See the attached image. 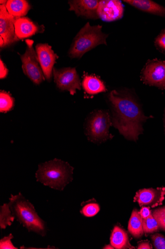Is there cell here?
<instances>
[{"label":"cell","instance_id":"cell-1","mask_svg":"<svg viewBox=\"0 0 165 249\" xmlns=\"http://www.w3.org/2000/svg\"><path fill=\"white\" fill-rule=\"evenodd\" d=\"M108 98L112 107L113 125L126 139L136 142L143 132V123L149 118L144 115L137 102L129 94L113 90Z\"/></svg>","mask_w":165,"mask_h":249},{"label":"cell","instance_id":"cell-2","mask_svg":"<svg viewBox=\"0 0 165 249\" xmlns=\"http://www.w3.org/2000/svg\"><path fill=\"white\" fill-rule=\"evenodd\" d=\"M38 167L36 173L38 182L53 189L63 191L73 179L74 168L62 160L55 159Z\"/></svg>","mask_w":165,"mask_h":249},{"label":"cell","instance_id":"cell-3","mask_svg":"<svg viewBox=\"0 0 165 249\" xmlns=\"http://www.w3.org/2000/svg\"><path fill=\"white\" fill-rule=\"evenodd\" d=\"M9 205L15 218L30 232L45 236L46 234L45 222L38 215L33 205L21 193L9 199Z\"/></svg>","mask_w":165,"mask_h":249},{"label":"cell","instance_id":"cell-4","mask_svg":"<svg viewBox=\"0 0 165 249\" xmlns=\"http://www.w3.org/2000/svg\"><path fill=\"white\" fill-rule=\"evenodd\" d=\"M100 25L91 26L89 22L81 29L74 40L68 54L72 58H80L86 53L100 44L107 45L108 35L102 32Z\"/></svg>","mask_w":165,"mask_h":249},{"label":"cell","instance_id":"cell-5","mask_svg":"<svg viewBox=\"0 0 165 249\" xmlns=\"http://www.w3.org/2000/svg\"><path fill=\"white\" fill-rule=\"evenodd\" d=\"M111 124L108 112L99 110L89 119L87 127L89 140L93 142H102L112 138L109 129Z\"/></svg>","mask_w":165,"mask_h":249},{"label":"cell","instance_id":"cell-6","mask_svg":"<svg viewBox=\"0 0 165 249\" xmlns=\"http://www.w3.org/2000/svg\"><path fill=\"white\" fill-rule=\"evenodd\" d=\"M26 42V53L21 55L22 71L34 84L40 85L45 78L37 53L33 48L34 41L31 39H27Z\"/></svg>","mask_w":165,"mask_h":249},{"label":"cell","instance_id":"cell-7","mask_svg":"<svg viewBox=\"0 0 165 249\" xmlns=\"http://www.w3.org/2000/svg\"><path fill=\"white\" fill-rule=\"evenodd\" d=\"M53 72L55 82L59 89L68 90L72 95L76 93L77 89H81L80 79L75 68L54 69Z\"/></svg>","mask_w":165,"mask_h":249},{"label":"cell","instance_id":"cell-8","mask_svg":"<svg viewBox=\"0 0 165 249\" xmlns=\"http://www.w3.org/2000/svg\"><path fill=\"white\" fill-rule=\"evenodd\" d=\"M141 79L147 84L165 89V61L149 60L142 72Z\"/></svg>","mask_w":165,"mask_h":249},{"label":"cell","instance_id":"cell-9","mask_svg":"<svg viewBox=\"0 0 165 249\" xmlns=\"http://www.w3.org/2000/svg\"><path fill=\"white\" fill-rule=\"evenodd\" d=\"M36 51L45 77L50 81L52 77L54 65L58 56L48 43L37 44Z\"/></svg>","mask_w":165,"mask_h":249},{"label":"cell","instance_id":"cell-10","mask_svg":"<svg viewBox=\"0 0 165 249\" xmlns=\"http://www.w3.org/2000/svg\"><path fill=\"white\" fill-rule=\"evenodd\" d=\"M15 19L8 12L6 4L0 5V37L4 41V47L9 46L19 40L15 34Z\"/></svg>","mask_w":165,"mask_h":249},{"label":"cell","instance_id":"cell-11","mask_svg":"<svg viewBox=\"0 0 165 249\" xmlns=\"http://www.w3.org/2000/svg\"><path fill=\"white\" fill-rule=\"evenodd\" d=\"M165 197V188L145 189L138 191L134 201L140 207L155 208L162 204Z\"/></svg>","mask_w":165,"mask_h":249},{"label":"cell","instance_id":"cell-12","mask_svg":"<svg viewBox=\"0 0 165 249\" xmlns=\"http://www.w3.org/2000/svg\"><path fill=\"white\" fill-rule=\"evenodd\" d=\"M124 14L121 1L118 0L100 1L98 9L99 18L105 21H113L121 19Z\"/></svg>","mask_w":165,"mask_h":249},{"label":"cell","instance_id":"cell-13","mask_svg":"<svg viewBox=\"0 0 165 249\" xmlns=\"http://www.w3.org/2000/svg\"><path fill=\"white\" fill-rule=\"evenodd\" d=\"M100 1L98 0H74L69 1L70 11H75L78 16L87 18H99L98 9Z\"/></svg>","mask_w":165,"mask_h":249},{"label":"cell","instance_id":"cell-14","mask_svg":"<svg viewBox=\"0 0 165 249\" xmlns=\"http://www.w3.org/2000/svg\"><path fill=\"white\" fill-rule=\"evenodd\" d=\"M15 32L19 39L32 36L39 32L40 28L29 18H16L15 21Z\"/></svg>","mask_w":165,"mask_h":249},{"label":"cell","instance_id":"cell-15","mask_svg":"<svg viewBox=\"0 0 165 249\" xmlns=\"http://www.w3.org/2000/svg\"><path fill=\"white\" fill-rule=\"evenodd\" d=\"M124 2L141 11L165 16V8L150 0H126Z\"/></svg>","mask_w":165,"mask_h":249},{"label":"cell","instance_id":"cell-16","mask_svg":"<svg viewBox=\"0 0 165 249\" xmlns=\"http://www.w3.org/2000/svg\"><path fill=\"white\" fill-rule=\"evenodd\" d=\"M110 244L116 249H134L129 242L127 233L119 226H115L111 234Z\"/></svg>","mask_w":165,"mask_h":249},{"label":"cell","instance_id":"cell-17","mask_svg":"<svg viewBox=\"0 0 165 249\" xmlns=\"http://www.w3.org/2000/svg\"><path fill=\"white\" fill-rule=\"evenodd\" d=\"M82 87L86 93L89 95H96L106 91L103 82L95 76L85 75L82 82Z\"/></svg>","mask_w":165,"mask_h":249},{"label":"cell","instance_id":"cell-18","mask_svg":"<svg viewBox=\"0 0 165 249\" xmlns=\"http://www.w3.org/2000/svg\"><path fill=\"white\" fill-rule=\"evenodd\" d=\"M6 7L9 14L15 18L27 15L31 9L30 5L25 0H9Z\"/></svg>","mask_w":165,"mask_h":249},{"label":"cell","instance_id":"cell-19","mask_svg":"<svg viewBox=\"0 0 165 249\" xmlns=\"http://www.w3.org/2000/svg\"><path fill=\"white\" fill-rule=\"evenodd\" d=\"M128 231L135 238L142 237L144 231L143 229V218L139 212L133 210L128 224Z\"/></svg>","mask_w":165,"mask_h":249},{"label":"cell","instance_id":"cell-20","mask_svg":"<svg viewBox=\"0 0 165 249\" xmlns=\"http://www.w3.org/2000/svg\"><path fill=\"white\" fill-rule=\"evenodd\" d=\"M15 219L9 203H5L0 207V228L1 230H5L11 226Z\"/></svg>","mask_w":165,"mask_h":249},{"label":"cell","instance_id":"cell-21","mask_svg":"<svg viewBox=\"0 0 165 249\" xmlns=\"http://www.w3.org/2000/svg\"><path fill=\"white\" fill-rule=\"evenodd\" d=\"M14 106V100L11 95L6 92L0 93V111L7 112Z\"/></svg>","mask_w":165,"mask_h":249},{"label":"cell","instance_id":"cell-22","mask_svg":"<svg viewBox=\"0 0 165 249\" xmlns=\"http://www.w3.org/2000/svg\"><path fill=\"white\" fill-rule=\"evenodd\" d=\"M100 211V207L95 201H88L83 206L81 213L86 217H93L97 215Z\"/></svg>","mask_w":165,"mask_h":249},{"label":"cell","instance_id":"cell-23","mask_svg":"<svg viewBox=\"0 0 165 249\" xmlns=\"http://www.w3.org/2000/svg\"><path fill=\"white\" fill-rule=\"evenodd\" d=\"M159 228L157 221L152 214L148 217L143 219V229L146 234L155 232Z\"/></svg>","mask_w":165,"mask_h":249},{"label":"cell","instance_id":"cell-24","mask_svg":"<svg viewBox=\"0 0 165 249\" xmlns=\"http://www.w3.org/2000/svg\"><path fill=\"white\" fill-rule=\"evenodd\" d=\"M152 214L157 221L160 228L165 231V207L153 211Z\"/></svg>","mask_w":165,"mask_h":249},{"label":"cell","instance_id":"cell-25","mask_svg":"<svg viewBox=\"0 0 165 249\" xmlns=\"http://www.w3.org/2000/svg\"><path fill=\"white\" fill-rule=\"evenodd\" d=\"M152 243L155 249H165V237L158 233L151 236Z\"/></svg>","mask_w":165,"mask_h":249},{"label":"cell","instance_id":"cell-26","mask_svg":"<svg viewBox=\"0 0 165 249\" xmlns=\"http://www.w3.org/2000/svg\"><path fill=\"white\" fill-rule=\"evenodd\" d=\"M14 238L12 234L9 236L4 237L0 241V249H17V248L14 246L11 241Z\"/></svg>","mask_w":165,"mask_h":249},{"label":"cell","instance_id":"cell-27","mask_svg":"<svg viewBox=\"0 0 165 249\" xmlns=\"http://www.w3.org/2000/svg\"><path fill=\"white\" fill-rule=\"evenodd\" d=\"M155 43L159 49L165 52V29L156 37Z\"/></svg>","mask_w":165,"mask_h":249},{"label":"cell","instance_id":"cell-28","mask_svg":"<svg viewBox=\"0 0 165 249\" xmlns=\"http://www.w3.org/2000/svg\"><path fill=\"white\" fill-rule=\"evenodd\" d=\"M8 74V70L6 67L3 61L0 60V78L1 79L5 78Z\"/></svg>","mask_w":165,"mask_h":249},{"label":"cell","instance_id":"cell-29","mask_svg":"<svg viewBox=\"0 0 165 249\" xmlns=\"http://www.w3.org/2000/svg\"><path fill=\"white\" fill-rule=\"evenodd\" d=\"M139 213L143 219L148 217L152 214L150 208L148 207H142Z\"/></svg>","mask_w":165,"mask_h":249},{"label":"cell","instance_id":"cell-30","mask_svg":"<svg viewBox=\"0 0 165 249\" xmlns=\"http://www.w3.org/2000/svg\"><path fill=\"white\" fill-rule=\"evenodd\" d=\"M138 249H152V247L151 244L148 242H141L140 243L138 246Z\"/></svg>","mask_w":165,"mask_h":249},{"label":"cell","instance_id":"cell-31","mask_svg":"<svg viewBox=\"0 0 165 249\" xmlns=\"http://www.w3.org/2000/svg\"><path fill=\"white\" fill-rule=\"evenodd\" d=\"M5 46V42L4 40L1 37H0V47H1V48H4Z\"/></svg>","mask_w":165,"mask_h":249},{"label":"cell","instance_id":"cell-32","mask_svg":"<svg viewBox=\"0 0 165 249\" xmlns=\"http://www.w3.org/2000/svg\"><path fill=\"white\" fill-rule=\"evenodd\" d=\"M103 249H114V248L110 244V245H107L105 246Z\"/></svg>","mask_w":165,"mask_h":249}]
</instances>
